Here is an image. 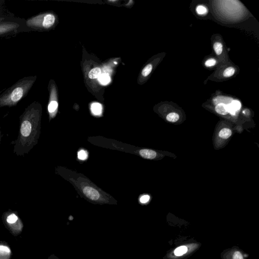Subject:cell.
I'll use <instances>...</instances> for the list:
<instances>
[{"label":"cell","instance_id":"1","mask_svg":"<svg viewBox=\"0 0 259 259\" xmlns=\"http://www.w3.org/2000/svg\"><path fill=\"white\" fill-rule=\"evenodd\" d=\"M40 111L32 104L26 108L20 121V132L14 152L22 156L28 154L37 144L40 134Z\"/></svg>","mask_w":259,"mask_h":259},{"label":"cell","instance_id":"2","mask_svg":"<svg viewBox=\"0 0 259 259\" xmlns=\"http://www.w3.org/2000/svg\"><path fill=\"white\" fill-rule=\"evenodd\" d=\"M34 82L35 79L32 78L20 80L0 97V107H10L17 104L28 93Z\"/></svg>","mask_w":259,"mask_h":259},{"label":"cell","instance_id":"3","mask_svg":"<svg viewBox=\"0 0 259 259\" xmlns=\"http://www.w3.org/2000/svg\"><path fill=\"white\" fill-rule=\"evenodd\" d=\"M2 219L5 228L12 235L18 236L22 233L24 225L17 212L8 210L3 214Z\"/></svg>","mask_w":259,"mask_h":259},{"label":"cell","instance_id":"4","mask_svg":"<svg viewBox=\"0 0 259 259\" xmlns=\"http://www.w3.org/2000/svg\"><path fill=\"white\" fill-rule=\"evenodd\" d=\"M55 21V18L53 14H42L28 20L26 25L28 27L33 28H49L54 25Z\"/></svg>","mask_w":259,"mask_h":259},{"label":"cell","instance_id":"5","mask_svg":"<svg viewBox=\"0 0 259 259\" xmlns=\"http://www.w3.org/2000/svg\"><path fill=\"white\" fill-rule=\"evenodd\" d=\"M12 250L6 241H0V259H11Z\"/></svg>","mask_w":259,"mask_h":259},{"label":"cell","instance_id":"6","mask_svg":"<svg viewBox=\"0 0 259 259\" xmlns=\"http://www.w3.org/2000/svg\"><path fill=\"white\" fill-rule=\"evenodd\" d=\"M83 192L88 198L93 201H98L101 197L99 192L90 186L84 187Z\"/></svg>","mask_w":259,"mask_h":259},{"label":"cell","instance_id":"7","mask_svg":"<svg viewBox=\"0 0 259 259\" xmlns=\"http://www.w3.org/2000/svg\"><path fill=\"white\" fill-rule=\"evenodd\" d=\"M139 154L142 157L150 159H154L156 155L155 152L150 150H142Z\"/></svg>","mask_w":259,"mask_h":259},{"label":"cell","instance_id":"8","mask_svg":"<svg viewBox=\"0 0 259 259\" xmlns=\"http://www.w3.org/2000/svg\"><path fill=\"white\" fill-rule=\"evenodd\" d=\"M215 110L219 114L226 115L229 113L228 106L224 104H220L216 105Z\"/></svg>","mask_w":259,"mask_h":259},{"label":"cell","instance_id":"9","mask_svg":"<svg viewBox=\"0 0 259 259\" xmlns=\"http://www.w3.org/2000/svg\"><path fill=\"white\" fill-rule=\"evenodd\" d=\"M241 105L239 102L237 101H234L233 103L228 105L229 112H231L232 115H235V111L240 109Z\"/></svg>","mask_w":259,"mask_h":259},{"label":"cell","instance_id":"10","mask_svg":"<svg viewBox=\"0 0 259 259\" xmlns=\"http://www.w3.org/2000/svg\"><path fill=\"white\" fill-rule=\"evenodd\" d=\"M16 27V24L13 25L12 24H0V34H4L9 30L12 29L13 28Z\"/></svg>","mask_w":259,"mask_h":259},{"label":"cell","instance_id":"11","mask_svg":"<svg viewBox=\"0 0 259 259\" xmlns=\"http://www.w3.org/2000/svg\"><path fill=\"white\" fill-rule=\"evenodd\" d=\"M92 112L95 115H100L102 112V106L99 103H94L91 106Z\"/></svg>","mask_w":259,"mask_h":259},{"label":"cell","instance_id":"12","mask_svg":"<svg viewBox=\"0 0 259 259\" xmlns=\"http://www.w3.org/2000/svg\"><path fill=\"white\" fill-rule=\"evenodd\" d=\"M232 134V132L230 129L224 128L221 130L219 136L224 139H228Z\"/></svg>","mask_w":259,"mask_h":259},{"label":"cell","instance_id":"13","mask_svg":"<svg viewBox=\"0 0 259 259\" xmlns=\"http://www.w3.org/2000/svg\"><path fill=\"white\" fill-rule=\"evenodd\" d=\"M102 75V71L99 68H96L92 69L89 74V77L90 78L94 79L99 78Z\"/></svg>","mask_w":259,"mask_h":259},{"label":"cell","instance_id":"14","mask_svg":"<svg viewBox=\"0 0 259 259\" xmlns=\"http://www.w3.org/2000/svg\"><path fill=\"white\" fill-rule=\"evenodd\" d=\"M58 107V103L57 102L53 101H52L50 104H49L48 109L49 112L51 113V115H53V113L55 112Z\"/></svg>","mask_w":259,"mask_h":259},{"label":"cell","instance_id":"15","mask_svg":"<svg viewBox=\"0 0 259 259\" xmlns=\"http://www.w3.org/2000/svg\"><path fill=\"white\" fill-rule=\"evenodd\" d=\"M187 251L188 249L186 246H181L175 249L174 254L176 256H181L186 254Z\"/></svg>","mask_w":259,"mask_h":259},{"label":"cell","instance_id":"16","mask_svg":"<svg viewBox=\"0 0 259 259\" xmlns=\"http://www.w3.org/2000/svg\"><path fill=\"white\" fill-rule=\"evenodd\" d=\"M180 119L179 115L175 112H172L169 113V114L167 116V121L175 123L177 122Z\"/></svg>","mask_w":259,"mask_h":259},{"label":"cell","instance_id":"17","mask_svg":"<svg viewBox=\"0 0 259 259\" xmlns=\"http://www.w3.org/2000/svg\"><path fill=\"white\" fill-rule=\"evenodd\" d=\"M100 82L103 85H106L110 82V78L107 74H102L99 77Z\"/></svg>","mask_w":259,"mask_h":259},{"label":"cell","instance_id":"18","mask_svg":"<svg viewBox=\"0 0 259 259\" xmlns=\"http://www.w3.org/2000/svg\"><path fill=\"white\" fill-rule=\"evenodd\" d=\"M235 72V69L233 67H229L225 69L223 72V76L226 78L231 77L233 76Z\"/></svg>","mask_w":259,"mask_h":259},{"label":"cell","instance_id":"19","mask_svg":"<svg viewBox=\"0 0 259 259\" xmlns=\"http://www.w3.org/2000/svg\"><path fill=\"white\" fill-rule=\"evenodd\" d=\"M152 70V65L151 64H148V66H146L142 70V75L143 77H147L151 73Z\"/></svg>","mask_w":259,"mask_h":259},{"label":"cell","instance_id":"20","mask_svg":"<svg viewBox=\"0 0 259 259\" xmlns=\"http://www.w3.org/2000/svg\"><path fill=\"white\" fill-rule=\"evenodd\" d=\"M214 50L217 55H220L223 51V45L220 42H216L214 45Z\"/></svg>","mask_w":259,"mask_h":259},{"label":"cell","instance_id":"21","mask_svg":"<svg viewBox=\"0 0 259 259\" xmlns=\"http://www.w3.org/2000/svg\"><path fill=\"white\" fill-rule=\"evenodd\" d=\"M197 11L200 15H204L207 13V9L204 6L200 5L197 7Z\"/></svg>","mask_w":259,"mask_h":259},{"label":"cell","instance_id":"22","mask_svg":"<svg viewBox=\"0 0 259 259\" xmlns=\"http://www.w3.org/2000/svg\"><path fill=\"white\" fill-rule=\"evenodd\" d=\"M216 63V60L213 58L208 59L205 62V66L207 67H210L215 66Z\"/></svg>","mask_w":259,"mask_h":259},{"label":"cell","instance_id":"23","mask_svg":"<svg viewBox=\"0 0 259 259\" xmlns=\"http://www.w3.org/2000/svg\"><path fill=\"white\" fill-rule=\"evenodd\" d=\"M88 155L84 151H80L78 153V157L80 159L85 160L87 158Z\"/></svg>","mask_w":259,"mask_h":259},{"label":"cell","instance_id":"24","mask_svg":"<svg viewBox=\"0 0 259 259\" xmlns=\"http://www.w3.org/2000/svg\"><path fill=\"white\" fill-rule=\"evenodd\" d=\"M233 259H244V257L240 252L236 251L233 254Z\"/></svg>","mask_w":259,"mask_h":259},{"label":"cell","instance_id":"25","mask_svg":"<svg viewBox=\"0 0 259 259\" xmlns=\"http://www.w3.org/2000/svg\"><path fill=\"white\" fill-rule=\"evenodd\" d=\"M150 199V196H144L140 198V201L141 203L144 204V203H147V202H148Z\"/></svg>","mask_w":259,"mask_h":259},{"label":"cell","instance_id":"26","mask_svg":"<svg viewBox=\"0 0 259 259\" xmlns=\"http://www.w3.org/2000/svg\"><path fill=\"white\" fill-rule=\"evenodd\" d=\"M48 259H60L57 256L54 254H52L48 257Z\"/></svg>","mask_w":259,"mask_h":259}]
</instances>
